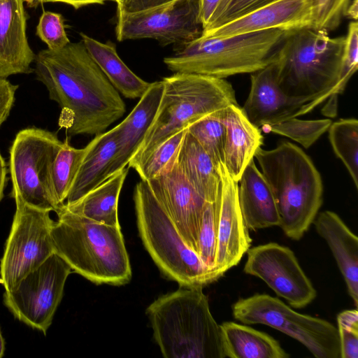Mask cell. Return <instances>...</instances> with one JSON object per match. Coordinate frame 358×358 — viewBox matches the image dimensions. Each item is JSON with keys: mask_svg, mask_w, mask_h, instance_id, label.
Returning a JSON list of instances; mask_svg holds the SVG:
<instances>
[{"mask_svg": "<svg viewBox=\"0 0 358 358\" xmlns=\"http://www.w3.org/2000/svg\"><path fill=\"white\" fill-rule=\"evenodd\" d=\"M34 69L62 109L60 125L70 136H96L123 116L125 103L83 41L41 50Z\"/></svg>", "mask_w": 358, "mask_h": 358, "instance_id": "obj_1", "label": "cell"}, {"mask_svg": "<svg viewBox=\"0 0 358 358\" xmlns=\"http://www.w3.org/2000/svg\"><path fill=\"white\" fill-rule=\"evenodd\" d=\"M344 43L345 36L331 38L324 29L287 32L272 63L281 90L302 106L296 117L327 99L339 79Z\"/></svg>", "mask_w": 358, "mask_h": 358, "instance_id": "obj_2", "label": "cell"}, {"mask_svg": "<svg viewBox=\"0 0 358 358\" xmlns=\"http://www.w3.org/2000/svg\"><path fill=\"white\" fill-rule=\"evenodd\" d=\"M154 338L166 358H224L220 324L201 287H183L147 308Z\"/></svg>", "mask_w": 358, "mask_h": 358, "instance_id": "obj_3", "label": "cell"}, {"mask_svg": "<svg viewBox=\"0 0 358 358\" xmlns=\"http://www.w3.org/2000/svg\"><path fill=\"white\" fill-rule=\"evenodd\" d=\"M51 235L55 253L71 268L95 284L123 285L131 268L120 225L101 224L68 210L57 212Z\"/></svg>", "mask_w": 358, "mask_h": 358, "instance_id": "obj_4", "label": "cell"}, {"mask_svg": "<svg viewBox=\"0 0 358 358\" xmlns=\"http://www.w3.org/2000/svg\"><path fill=\"white\" fill-rule=\"evenodd\" d=\"M255 157L275 200L279 227L287 237L300 240L322 203L319 171L303 150L287 141L271 150L259 148Z\"/></svg>", "mask_w": 358, "mask_h": 358, "instance_id": "obj_5", "label": "cell"}, {"mask_svg": "<svg viewBox=\"0 0 358 358\" xmlns=\"http://www.w3.org/2000/svg\"><path fill=\"white\" fill-rule=\"evenodd\" d=\"M287 32L273 29L228 37L201 36L174 47V54L164 62L173 73L222 79L252 73L273 62Z\"/></svg>", "mask_w": 358, "mask_h": 358, "instance_id": "obj_6", "label": "cell"}, {"mask_svg": "<svg viewBox=\"0 0 358 358\" xmlns=\"http://www.w3.org/2000/svg\"><path fill=\"white\" fill-rule=\"evenodd\" d=\"M163 93L155 118L138 150L130 159L132 168L167 138L198 120L238 104L235 91L225 79L174 73L162 80Z\"/></svg>", "mask_w": 358, "mask_h": 358, "instance_id": "obj_7", "label": "cell"}, {"mask_svg": "<svg viewBox=\"0 0 358 358\" xmlns=\"http://www.w3.org/2000/svg\"><path fill=\"white\" fill-rule=\"evenodd\" d=\"M134 201L140 237L167 278L183 287H203L217 280L199 255L185 243L146 181L141 180L136 184Z\"/></svg>", "mask_w": 358, "mask_h": 358, "instance_id": "obj_8", "label": "cell"}, {"mask_svg": "<svg viewBox=\"0 0 358 358\" xmlns=\"http://www.w3.org/2000/svg\"><path fill=\"white\" fill-rule=\"evenodd\" d=\"M235 319L245 324L271 327L303 344L316 358H340L337 328L329 322L296 312L276 297L256 294L232 306Z\"/></svg>", "mask_w": 358, "mask_h": 358, "instance_id": "obj_9", "label": "cell"}, {"mask_svg": "<svg viewBox=\"0 0 358 358\" xmlns=\"http://www.w3.org/2000/svg\"><path fill=\"white\" fill-rule=\"evenodd\" d=\"M62 143L55 134L36 127L16 134L8 162L13 196L38 209L57 210L50 192L49 172Z\"/></svg>", "mask_w": 358, "mask_h": 358, "instance_id": "obj_10", "label": "cell"}, {"mask_svg": "<svg viewBox=\"0 0 358 358\" xmlns=\"http://www.w3.org/2000/svg\"><path fill=\"white\" fill-rule=\"evenodd\" d=\"M15 213L0 264V282L8 291L55 253L49 210L32 207L18 196Z\"/></svg>", "mask_w": 358, "mask_h": 358, "instance_id": "obj_11", "label": "cell"}, {"mask_svg": "<svg viewBox=\"0 0 358 358\" xmlns=\"http://www.w3.org/2000/svg\"><path fill=\"white\" fill-rule=\"evenodd\" d=\"M71 272L67 263L54 253L14 287L5 291L3 303L20 321L45 334Z\"/></svg>", "mask_w": 358, "mask_h": 358, "instance_id": "obj_12", "label": "cell"}, {"mask_svg": "<svg viewBox=\"0 0 358 358\" xmlns=\"http://www.w3.org/2000/svg\"><path fill=\"white\" fill-rule=\"evenodd\" d=\"M116 37L153 38L174 47L189 43L203 34L199 0H173L141 12L117 15Z\"/></svg>", "mask_w": 358, "mask_h": 358, "instance_id": "obj_13", "label": "cell"}, {"mask_svg": "<svg viewBox=\"0 0 358 358\" xmlns=\"http://www.w3.org/2000/svg\"><path fill=\"white\" fill-rule=\"evenodd\" d=\"M243 270L262 280L294 308L306 306L317 296L293 251L278 243H268L249 248Z\"/></svg>", "mask_w": 358, "mask_h": 358, "instance_id": "obj_14", "label": "cell"}, {"mask_svg": "<svg viewBox=\"0 0 358 358\" xmlns=\"http://www.w3.org/2000/svg\"><path fill=\"white\" fill-rule=\"evenodd\" d=\"M156 200L189 247L197 253V238L206 201L176 164L168 172L146 181Z\"/></svg>", "mask_w": 358, "mask_h": 358, "instance_id": "obj_15", "label": "cell"}, {"mask_svg": "<svg viewBox=\"0 0 358 358\" xmlns=\"http://www.w3.org/2000/svg\"><path fill=\"white\" fill-rule=\"evenodd\" d=\"M220 188L217 197V243L214 273L218 280L236 266L250 248L252 239L239 207L238 182L224 164H218Z\"/></svg>", "mask_w": 358, "mask_h": 358, "instance_id": "obj_16", "label": "cell"}, {"mask_svg": "<svg viewBox=\"0 0 358 358\" xmlns=\"http://www.w3.org/2000/svg\"><path fill=\"white\" fill-rule=\"evenodd\" d=\"M311 0H278L223 24L202 34L206 37H228L267 29L290 31L311 27Z\"/></svg>", "mask_w": 358, "mask_h": 358, "instance_id": "obj_17", "label": "cell"}, {"mask_svg": "<svg viewBox=\"0 0 358 358\" xmlns=\"http://www.w3.org/2000/svg\"><path fill=\"white\" fill-rule=\"evenodd\" d=\"M250 81L249 95L241 108L257 127L295 117L302 107L281 90L273 63L252 73Z\"/></svg>", "mask_w": 358, "mask_h": 358, "instance_id": "obj_18", "label": "cell"}, {"mask_svg": "<svg viewBox=\"0 0 358 358\" xmlns=\"http://www.w3.org/2000/svg\"><path fill=\"white\" fill-rule=\"evenodd\" d=\"M23 0H0V78L30 73L36 55L26 35Z\"/></svg>", "mask_w": 358, "mask_h": 358, "instance_id": "obj_19", "label": "cell"}, {"mask_svg": "<svg viewBox=\"0 0 358 358\" xmlns=\"http://www.w3.org/2000/svg\"><path fill=\"white\" fill-rule=\"evenodd\" d=\"M226 129L224 164L231 178L238 182L257 150L264 143L259 128L252 124L238 104H231L221 114Z\"/></svg>", "mask_w": 358, "mask_h": 358, "instance_id": "obj_20", "label": "cell"}, {"mask_svg": "<svg viewBox=\"0 0 358 358\" xmlns=\"http://www.w3.org/2000/svg\"><path fill=\"white\" fill-rule=\"evenodd\" d=\"M163 90L162 80L151 83L130 113L114 127L117 143L114 173L128 165L141 146L157 115Z\"/></svg>", "mask_w": 358, "mask_h": 358, "instance_id": "obj_21", "label": "cell"}, {"mask_svg": "<svg viewBox=\"0 0 358 358\" xmlns=\"http://www.w3.org/2000/svg\"><path fill=\"white\" fill-rule=\"evenodd\" d=\"M328 244L343 275L348 292L358 305V238L334 212L317 213L313 222Z\"/></svg>", "mask_w": 358, "mask_h": 358, "instance_id": "obj_22", "label": "cell"}, {"mask_svg": "<svg viewBox=\"0 0 358 358\" xmlns=\"http://www.w3.org/2000/svg\"><path fill=\"white\" fill-rule=\"evenodd\" d=\"M238 200L244 222L256 231L280 224V217L272 191L252 159L238 182Z\"/></svg>", "mask_w": 358, "mask_h": 358, "instance_id": "obj_23", "label": "cell"}, {"mask_svg": "<svg viewBox=\"0 0 358 358\" xmlns=\"http://www.w3.org/2000/svg\"><path fill=\"white\" fill-rule=\"evenodd\" d=\"M73 182L64 204L75 203L114 173L117 152L115 127L94 136Z\"/></svg>", "mask_w": 358, "mask_h": 358, "instance_id": "obj_24", "label": "cell"}, {"mask_svg": "<svg viewBox=\"0 0 358 358\" xmlns=\"http://www.w3.org/2000/svg\"><path fill=\"white\" fill-rule=\"evenodd\" d=\"M177 165L206 201H216L220 188L218 166L187 130L180 149Z\"/></svg>", "mask_w": 358, "mask_h": 358, "instance_id": "obj_25", "label": "cell"}, {"mask_svg": "<svg viewBox=\"0 0 358 358\" xmlns=\"http://www.w3.org/2000/svg\"><path fill=\"white\" fill-rule=\"evenodd\" d=\"M88 52L115 88L127 99L141 98L151 83L141 79L123 62L111 41L99 42L81 33Z\"/></svg>", "mask_w": 358, "mask_h": 358, "instance_id": "obj_26", "label": "cell"}, {"mask_svg": "<svg viewBox=\"0 0 358 358\" xmlns=\"http://www.w3.org/2000/svg\"><path fill=\"white\" fill-rule=\"evenodd\" d=\"M225 357L288 358L289 355L270 335L234 322L220 324Z\"/></svg>", "mask_w": 358, "mask_h": 358, "instance_id": "obj_27", "label": "cell"}, {"mask_svg": "<svg viewBox=\"0 0 358 358\" xmlns=\"http://www.w3.org/2000/svg\"><path fill=\"white\" fill-rule=\"evenodd\" d=\"M127 173L128 169L125 167L75 203L64 206L70 212L94 222L119 226L118 199Z\"/></svg>", "mask_w": 358, "mask_h": 358, "instance_id": "obj_28", "label": "cell"}, {"mask_svg": "<svg viewBox=\"0 0 358 358\" xmlns=\"http://www.w3.org/2000/svg\"><path fill=\"white\" fill-rule=\"evenodd\" d=\"M87 150V146L83 148L71 146L66 138L62 143L51 164L49 172V188L57 210L65 203Z\"/></svg>", "mask_w": 358, "mask_h": 358, "instance_id": "obj_29", "label": "cell"}, {"mask_svg": "<svg viewBox=\"0 0 358 358\" xmlns=\"http://www.w3.org/2000/svg\"><path fill=\"white\" fill-rule=\"evenodd\" d=\"M329 139L335 155L343 162L358 189V121L355 118L341 119L332 122Z\"/></svg>", "mask_w": 358, "mask_h": 358, "instance_id": "obj_30", "label": "cell"}, {"mask_svg": "<svg viewBox=\"0 0 358 358\" xmlns=\"http://www.w3.org/2000/svg\"><path fill=\"white\" fill-rule=\"evenodd\" d=\"M187 130V128L183 129L165 139L143 161L132 167L142 180L157 178L175 166Z\"/></svg>", "mask_w": 358, "mask_h": 358, "instance_id": "obj_31", "label": "cell"}, {"mask_svg": "<svg viewBox=\"0 0 358 358\" xmlns=\"http://www.w3.org/2000/svg\"><path fill=\"white\" fill-rule=\"evenodd\" d=\"M222 110L206 115L187 127V131L217 166L224 164L226 129L221 118Z\"/></svg>", "mask_w": 358, "mask_h": 358, "instance_id": "obj_32", "label": "cell"}, {"mask_svg": "<svg viewBox=\"0 0 358 358\" xmlns=\"http://www.w3.org/2000/svg\"><path fill=\"white\" fill-rule=\"evenodd\" d=\"M332 121L330 119L301 120L297 117L288 118L262 127L268 131L291 138L303 148H309L328 131Z\"/></svg>", "mask_w": 358, "mask_h": 358, "instance_id": "obj_33", "label": "cell"}, {"mask_svg": "<svg viewBox=\"0 0 358 358\" xmlns=\"http://www.w3.org/2000/svg\"><path fill=\"white\" fill-rule=\"evenodd\" d=\"M217 198L215 201L206 202L197 238V254L217 280L214 269L217 243Z\"/></svg>", "mask_w": 358, "mask_h": 358, "instance_id": "obj_34", "label": "cell"}, {"mask_svg": "<svg viewBox=\"0 0 358 358\" xmlns=\"http://www.w3.org/2000/svg\"><path fill=\"white\" fill-rule=\"evenodd\" d=\"M358 68V23L352 21L348 24L347 35L345 36L341 69L336 85L329 92L327 105L337 106V97L345 88L350 78Z\"/></svg>", "mask_w": 358, "mask_h": 358, "instance_id": "obj_35", "label": "cell"}, {"mask_svg": "<svg viewBox=\"0 0 358 358\" xmlns=\"http://www.w3.org/2000/svg\"><path fill=\"white\" fill-rule=\"evenodd\" d=\"M350 0H311V27L327 31L336 29L345 17Z\"/></svg>", "mask_w": 358, "mask_h": 358, "instance_id": "obj_36", "label": "cell"}, {"mask_svg": "<svg viewBox=\"0 0 358 358\" xmlns=\"http://www.w3.org/2000/svg\"><path fill=\"white\" fill-rule=\"evenodd\" d=\"M36 34L50 50L64 48L70 43L63 16L57 13L43 11L36 26Z\"/></svg>", "mask_w": 358, "mask_h": 358, "instance_id": "obj_37", "label": "cell"}, {"mask_svg": "<svg viewBox=\"0 0 358 358\" xmlns=\"http://www.w3.org/2000/svg\"><path fill=\"white\" fill-rule=\"evenodd\" d=\"M340 341V358L358 357V312L345 310L337 316Z\"/></svg>", "mask_w": 358, "mask_h": 358, "instance_id": "obj_38", "label": "cell"}, {"mask_svg": "<svg viewBox=\"0 0 358 358\" xmlns=\"http://www.w3.org/2000/svg\"><path fill=\"white\" fill-rule=\"evenodd\" d=\"M232 0H199L203 34L214 29Z\"/></svg>", "mask_w": 358, "mask_h": 358, "instance_id": "obj_39", "label": "cell"}, {"mask_svg": "<svg viewBox=\"0 0 358 358\" xmlns=\"http://www.w3.org/2000/svg\"><path fill=\"white\" fill-rule=\"evenodd\" d=\"M276 1L278 0H232L215 28Z\"/></svg>", "mask_w": 358, "mask_h": 358, "instance_id": "obj_40", "label": "cell"}, {"mask_svg": "<svg viewBox=\"0 0 358 358\" xmlns=\"http://www.w3.org/2000/svg\"><path fill=\"white\" fill-rule=\"evenodd\" d=\"M17 87L6 78H0V127L10 114Z\"/></svg>", "mask_w": 358, "mask_h": 358, "instance_id": "obj_41", "label": "cell"}, {"mask_svg": "<svg viewBox=\"0 0 358 358\" xmlns=\"http://www.w3.org/2000/svg\"><path fill=\"white\" fill-rule=\"evenodd\" d=\"M117 3V15H129L148 10L173 0H113Z\"/></svg>", "mask_w": 358, "mask_h": 358, "instance_id": "obj_42", "label": "cell"}, {"mask_svg": "<svg viewBox=\"0 0 358 358\" xmlns=\"http://www.w3.org/2000/svg\"><path fill=\"white\" fill-rule=\"evenodd\" d=\"M106 0H43V2H62L71 5L78 9L90 4H103Z\"/></svg>", "mask_w": 358, "mask_h": 358, "instance_id": "obj_43", "label": "cell"}, {"mask_svg": "<svg viewBox=\"0 0 358 358\" xmlns=\"http://www.w3.org/2000/svg\"><path fill=\"white\" fill-rule=\"evenodd\" d=\"M7 182V166L0 152V201L3 197V191Z\"/></svg>", "mask_w": 358, "mask_h": 358, "instance_id": "obj_44", "label": "cell"}, {"mask_svg": "<svg viewBox=\"0 0 358 358\" xmlns=\"http://www.w3.org/2000/svg\"><path fill=\"white\" fill-rule=\"evenodd\" d=\"M345 17L357 21L358 17V0H353L350 2L345 13Z\"/></svg>", "mask_w": 358, "mask_h": 358, "instance_id": "obj_45", "label": "cell"}, {"mask_svg": "<svg viewBox=\"0 0 358 358\" xmlns=\"http://www.w3.org/2000/svg\"><path fill=\"white\" fill-rule=\"evenodd\" d=\"M5 352V341L0 330V357L3 356Z\"/></svg>", "mask_w": 358, "mask_h": 358, "instance_id": "obj_46", "label": "cell"}, {"mask_svg": "<svg viewBox=\"0 0 358 358\" xmlns=\"http://www.w3.org/2000/svg\"><path fill=\"white\" fill-rule=\"evenodd\" d=\"M24 2H26L29 6H36L39 3H43V0H23Z\"/></svg>", "mask_w": 358, "mask_h": 358, "instance_id": "obj_47", "label": "cell"}]
</instances>
